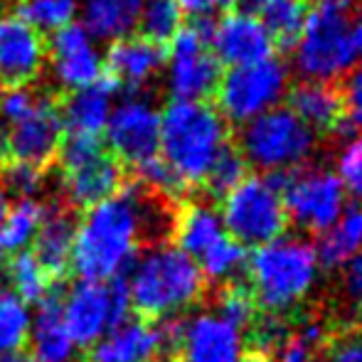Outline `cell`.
<instances>
[{
	"label": "cell",
	"mask_w": 362,
	"mask_h": 362,
	"mask_svg": "<svg viewBox=\"0 0 362 362\" xmlns=\"http://www.w3.org/2000/svg\"><path fill=\"white\" fill-rule=\"evenodd\" d=\"M247 170H249V165L242 158V153H239L237 148L227 146L219 153V158L215 160V165H212L210 175H207V180H205L210 195L224 197L227 192H232L234 187L247 177Z\"/></svg>",
	"instance_id": "e575fe53"
},
{
	"label": "cell",
	"mask_w": 362,
	"mask_h": 362,
	"mask_svg": "<svg viewBox=\"0 0 362 362\" xmlns=\"http://www.w3.org/2000/svg\"><path fill=\"white\" fill-rule=\"evenodd\" d=\"M165 67V47L148 42L141 35H129L109 45L104 54L106 76L126 89H139L148 84Z\"/></svg>",
	"instance_id": "ac0fdd59"
},
{
	"label": "cell",
	"mask_w": 362,
	"mask_h": 362,
	"mask_svg": "<svg viewBox=\"0 0 362 362\" xmlns=\"http://www.w3.org/2000/svg\"><path fill=\"white\" fill-rule=\"evenodd\" d=\"M175 350L182 362H242L247 335L242 328L212 310L180 318V335Z\"/></svg>",
	"instance_id": "5bb4252c"
},
{
	"label": "cell",
	"mask_w": 362,
	"mask_h": 362,
	"mask_svg": "<svg viewBox=\"0 0 362 362\" xmlns=\"http://www.w3.org/2000/svg\"><path fill=\"white\" fill-rule=\"evenodd\" d=\"M57 156L62 168V192L69 205L89 210L124 187L121 163L106 151L101 136L64 134Z\"/></svg>",
	"instance_id": "ba28073f"
},
{
	"label": "cell",
	"mask_w": 362,
	"mask_h": 362,
	"mask_svg": "<svg viewBox=\"0 0 362 362\" xmlns=\"http://www.w3.org/2000/svg\"><path fill=\"white\" fill-rule=\"evenodd\" d=\"M0 362H35L30 358L28 353H13V355H5V358H0Z\"/></svg>",
	"instance_id": "f907efd6"
},
{
	"label": "cell",
	"mask_w": 362,
	"mask_h": 362,
	"mask_svg": "<svg viewBox=\"0 0 362 362\" xmlns=\"http://www.w3.org/2000/svg\"><path fill=\"white\" fill-rule=\"evenodd\" d=\"M328 362H362V335H345L330 348Z\"/></svg>",
	"instance_id": "bcb514c9"
},
{
	"label": "cell",
	"mask_w": 362,
	"mask_h": 362,
	"mask_svg": "<svg viewBox=\"0 0 362 362\" xmlns=\"http://www.w3.org/2000/svg\"><path fill=\"white\" fill-rule=\"evenodd\" d=\"M52 74L62 89L69 94L86 86L96 84L106 76L104 69V54L96 49V45H86L74 52L52 54Z\"/></svg>",
	"instance_id": "f1b7e54d"
},
{
	"label": "cell",
	"mask_w": 362,
	"mask_h": 362,
	"mask_svg": "<svg viewBox=\"0 0 362 362\" xmlns=\"http://www.w3.org/2000/svg\"><path fill=\"white\" fill-rule=\"evenodd\" d=\"M219 76L222 64L210 45L190 25H182L165 52V81L173 101H205L215 94Z\"/></svg>",
	"instance_id": "7c38bea8"
},
{
	"label": "cell",
	"mask_w": 362,
	"mask_h": 362,
	"mask_svg": "<svg viewBox=\"0 0 362 362\" xmlns=\"http://www.w3.org/2000/svg\"><path fill=\"white\" fill-rule=\"evenodd\" d=\"M10 207V200H8V192H5V187L0 185V219L5 217V212H8Z\"/></svg>",
	"instance_id": "816d5d0a"
},
{
	"label": "cell",
	"mask_w": 362,
	"mask_h": 362,
	"mask_svg": "<svg viewBox=\"0 0 362 362\" xmlns=\"http://www.w3.org/2000/svg\"><path fill=\"white\" fill-rule=\"evenodd\" d=\"M291 111L308 126L310 131H343L345 129V111L343 96L333 84L320 81H303L291 91Z\"/></svg>",
	"instance_id": "cb8c5ba5"
},
{
	"label": "cell",
	"mask_w": 362,
	"mask_h": 362,
	"mask_svg": "<svg viewBox=\"0 0 362 362\" xmlns=\"http://www.w3.org/2000/svg\"><path fill=\"white\" fill-rule=\"evenodd\" d=\"M291 338V325L284 315L274 313H257L254 323L249 325V343L254 345L257 355H276V350Z\"/></svg>",
	"instance_id": "d590c367"
},
{
	"label": "cell",
	"mask_w": 362,
	"mask_h": 362,
	"mask_svg": "<svg viewBox=\"0 0 362 362\" xmlns=\"http://www.w3.org/2000/svg\"><path fill=\"white\" fill-rule=\"evenodd\" d=\"M219 217L227 237L244 249H259L281 239L288 227L281 175H247L222 197Z\"/></svg>",
	"instance_id": "8992f818"
},
{
	"label": "cell",
	"mask_w": 362,
	"mask_h": 362,
	"mask_svg": "<svg viewBox=\"0 0 362 362\" xmlns=\"http://www.w3.org/2000/svg\"><path fill=\"white\" fill-rule=\"evenodd\" d=\"M10 160V144H8V126L0 124V163Z\"/></svg>",
	"instance_id": "c3c4849f"
},
{
	"label": "cell",
	"mask_w": 362,
	"mask_h": 362,
	"mask_svg": "<svg viewBox=\"0 0 362 362\" xmlns=\"http://www.w3.org/2000/svg\"><path fill=\"white\" fill-rule=\"evenodd\" d=\"M215 310L222 315V318H227L229 323H234L242 330L249 328L259 313L252 293H249V288L242 286V284H229L227 288H222Z\"/></svg>",
	"instance_id": "8d00e7d4"
},
{
	"label": "cell",
	"mask_w": 362,
	"mask_h": 362,
	"mask_svg": "<svg viewBox=\"0 0 362 362\" xmlns=\"http://www.w3.org/2000/svg\"><path fill=\"white\" fill-rule=\"evenodd\" d=\"M242 362H272V358H264V355L252 353V355H244V360H242Z\"/></svg>",
	"instance_id": "f5cc1de1"
},
{
	"label": "cell",
	"mask_w": 362,
	"mask_h": 362,
	"mask_svg": "<svg viewBox=\"0 0 362 362\" xmlns=\"http://www.w3.org/2000/svg\"><path fill=\"white\" fill-rule=\"evenodd\" d=\"M353 42H355V52H358V57H362V13H360V18L353 23Z\"/></svg>",
	"instance_id": "681fc988"
},
{
	"label": "cell",
	"mask_w": 362,
	"mask_h": 362,
	"mask_svg": "<svg viewBox=\"0 0 362 362\" xmlns=\"http://www.w3.org/2000/svg\"><path fill=\"white\" fill-rule=\"evenodd\" d=\"M335 175L340 177L345 192L362 202V136H355L343 146Z\"/></svg>",
	"instance_id": "f35d334b"
},
{
	"label": "cell",
	"mask_w": 362,
	"mask_h": 362,
	"mask_svg": "<svg viewBox=\"0 0 362 362\" xmlns=\"http://www.w3.org/2000/svg\"><path fill=\"white\" fill-rule=\"evenodd\" d=\"M249 293L264 313L286 315L296 310L320 276V264L310 242L300 237H281L254 249L247 259Z\"/></svg>",
	"instance_id": "277c9868"
},
{
	"label": "cell",
	"mask_w": 362,
	"mask_h": 362,
	"mask_svg": "<svg viewBox=\"0 0 362 362\" xmlns=\"http://www.w3.org/2000/svg\"><path fill=\"white\" fill-rule=\"evenodd\" d=\"M81 362H94V360H81Z\"/></svg>",
	"instance_id": "11a10c76"
},
{
	"label": "cell",
	"mask_w": 362,
	"mask_h": 362,
	"mask_svg": "<svg viewBox=\"0 0 362 362\" xmlns=\"http://www.w3.org/2000/svg\"><path fill=\"white\" fill-rule=\"evenodd\" d=\"M267 33L272 35L274 45L279 47H293L308 20V0H259L252 10Z\"/></svg>",
	"instance_id": "83f0119b"
},
{
	"label": "cell",
	"mask_w": 362,
	"mask_h": 362,
	"mask_svg": "<svg viewBox=\"0 0 362 362\" xmlns=\"http://www.w3.org/2000/svg\"><path fill=\"white\" fill-rule=\"evenodd\" d=\"M288 67L279 57L247 67H232L219 76L215 109L227 124L244 126L281 106L284 96L288 94Z\"/></svg>",
	"instance_id": "9c48e42d"
},
{
	"label": "cell",
	"mask_w": 362,
	"mask_h": 362,
	"mask_svg": "<svg viewBox=\"0 0 362 362\" xmlns=\"http://www.w3.org/2000/svg\"><path fill=\"white\" fill-rule=\"evenodd\" d=\"M40 94L25 86H5L0 91V124L15 126L18 121L28 119L33 109L37 106Z\"/></svg>",
	"instance_id": "60d3db41"
},
{
	"label": "cell",
	"mask_w": 362,
	"mask_h": 362,
	"mask_svg": "<svg viewBox=\"0 0 362 362\" xmlns=\"http://www.w3.org/2000/svg\"><path fill=\"white\" fill-rule=\"evenodd\" d=\"M64 126L59 104L52 96L40 94L37 106L28 119L8 126V144H10V160L25 163L42 170L47 163L54 160L62 144Z\"/></svg>",
	"instance_id": "2e32d148"
},
{
	"label": "cell",
	"mask_w": 362,
	"mask_h": 362,
	"mask_svg": "<svg viewBox=\"0 0 362 362\" xmlns=\"http://www.w3.org/2000/svg\"><path fill=\"white\" fill-rule=\"evenodd\" d=\"M104 136L116 160L144 165L160 148V111L144 96H126L111 111Z\"/></svg>",
	"instance_id": "4fadbf2b"
},
{
	"label": "cell",
	"mask_w": 362,
	"mask_h": 362,
	"mask_svg": "<svg viewBox=\"0 0 362 362\" xmlns=\"http://www.w3.org/2000/svg\"><path fill=\"white\" fill-rule=\"evenodd\" d=\"M30 320V308L0 279V358L20 353V348L28 343Z\"/></svg>",
	"instance_id": "4dcf8cb0"
},
{
	"label": "cell",
	"mask_w": 362,
	"mask_h": 362,
	"mask_svg": "<svg viewBox=\"0 0 362 362\" xmlns=\"http://www.w3.org/2000/svg\"><path fill=\"white\" fill-rule=\"evenodd\" d=\"M74 232L76 222L67 207H49V210H45L42 224H40L37 237L33 242V257L42 264V269L52 279L69 272Z\"/></svg>",
	"instance_id": "603a6c76"
},
{
	"label": "cell",
	"mask_w": 362,
	"mask_h": 362,
	"mask_svg": "<svg viewBox=\"0 0 362 362\" xmlns=\"http://www.w3.org/2000/svg\"><path fill=\"white\" fill-rule=\"evenodd\" d=\"M45 210L47 207L35 197L18 200L8 207L5 217L0 219V262H10L18 254L28 252V247H33Z\"/></svg>",
	"instance_id": "4316f807"
},
{
	"label": "cell",
	"mask_w": 362,
	"mask_h": 362,
	"mask_svg": "<svg viewBox=\"0 0 362 362\" xmlns=\"http://www.w3.org/2000/svg\"><path fill=\"white\" fill-rule=\"evenodd\" d=\"M136 173H139V177H141V185L148 187L151 192H156V195L165 197V200L180 197L182 192L187 190V187L175 177V173L165 165V160H163L160 156L151 158V160L144 163V165H139Z\"/></svg>",
	"instance_id": "74e56055"
},
{
	"label": "cell",
	"mask_w": 362,
	"mask_h": 362,
	"mask_svg": "<svg viewBox=\"0 0 362 362\" xmlns=\"http://www.w3.org/2000/svg\"><path fill=\"white\" fill-rule=\"evenodd\" d=\"M281 197L288 224L310 234L330 229L348 207V192L328 168H303L281 175Z\"/></svg>",
	"instance_id": "8fae6325"
},
{
	"label": "cell",
	"mask_w": 362,
	"mask_h": 362,
	"mask_svg": "<svg viewBox=\"0 0 362 362\" xmlns=\"http://www.w3.org/2000/svg\"><path fill=\"white\" fill-rule=\"evenodd\" d=\"M239 3L249 5V10H254V5H257V3H259V0H239Z\"/></svg>",
	"instance_id": "db71d44e"
},
{
	"label": "cell",
	"mask_w": 362,
	"mask_h": 362,
	"mask_svg": "<svg viewBox=\"0 0 362 362\" xmlns=\"http://www.w3.org/2000/svg\"><path fill=\"white\" fill-rule=\"evenodd\" d=\"M173 234L175 247L195 262L227 237L219 210L205 200L182 205V210L173 217Z\"/></svg>",
	"instance_id": "7402d4cb"
},
{
	"label": "cell",
	"mask_w": 362,
	"mask_h": 362,
	"mask_svg": "<svg viewBox=\"0 0 362 362\" xmlns=\"http://www.w3.org/2000/svg\"><path fill=\"white\" fill-rule=\"evenodd\" d=\"M47 54L45 37L18 18H0V79L5 86H23L40 74Z\"/></svg>",
	"instance_id": "e0dca14e"
},
{
	"label": "cell",
	"mask_w": 362,
	"mask_h": 362,
	"mask_svg": "<svg viewBox=\"0 0 362 362\" xmlns=\"http://www.w3.org/2000/svg\"><path fill=\"white\" fill-rule=\"evenodd\" d=\"M42 170L25 163H8L0 173V185L5 187V192H13L20 200H30L40 192L42 187Z\"/></svg>",
	"instance_id": "ab89813d"
},
{
	"label": "cell",
	"mask_w": 362,
	"mask_h": 362,
	"mask_svg": "<svg viewBox=\"0 0 362 362\" xmlns=\"http://www.w3.org/2000/svg\"><path fill=\"white\" fill-rule=\"evenodd\" d=\"M237 3L239 0H177L180 10L187 15H192V20L195 18H212V15L219 13V10L227 13V10Z\"/></svg>",
	"instance_id": "f6af8a7d"
},
{
	"label": "cell",
	"mask_w": 362,
	"mask_h": 362,
	"mask_svg": "<svg viewBox=\"0 0 362 362\" xmlns=\"http://www.w3.org/2000/svg\"><path fill=\"white\" fill-rule=\"evenodd\" d=\"M210 49L219 64L232 69L272 59L276 45L252 10H227L222 18L215 20Z\"/></svg>",
	"instance_id": "9a60e30c"
},
{
	"label": "cell",
	"mask_w": 362,
	"mask_h": 362,
	"mask_svg": "<svg viewBox=\"0 0 362 362\" xmlns=\"http://www.w3.org/2000/svg\"><path fill=\"white\" fill-rule=\"evenodd\" d=\"M173 229L168 200L148 187H121L114 197L89 207L76 222L72 264L79 281H114L129 272L144 242Z\"/></svg>",
	"instance_id": "6da1fadb"
},
{
	"label": "cell",
	"mask_w": 362,
	"mask_h": 362,
	"mask_svg": "<svg viewBox=\"0 0 362 362\" xmlns=\"http://www.w3.org/2000/svg\"><path fill=\"white\" fill-rule=\"evenodd\" d=\"M320 8H328V10H338V13H345L355 5V0H318Z\"/></svg>",
	"instance_id": "7dc6e473"
},
{
	"label": "cell",
	"mask_w": 362,
	"mask_h": 362,
	"mask_svg": "<svg viewBox=\"0 0 362 362\" xmlns=\"http://www.w3.org/2000/svg\"><path fill=\"white\" fill-rule=\"evenodd\" d=\"M227 146L229 124L207 101H170L160 111L158 156L185 187L205 185Z\"/></svg>",
	"instance_id": "7a4b0ae2"
},
{
	"label": "cell",
	"mask_w": 362,
	"mask_h": 362,
	"mask_svg": "<svg viewBox=\"0 0 362 362\" xmlns=\"http://www.w3.org/2000/svg\"><path fill=\"white\" fill-rule=\"evenodd\" d=\"M165 353L158 323L146 318H126L94 345V362H158Z\"/></svg>",
	"instance_id": "d6986e66"
},
{
	"label": "cell",
	"mask_w": 362,
	"mask_h": 362,
	"mask_svg": "<svg viewBox=\"0 0 362 362\" xmlns=\"http://www.w3.org/2000/svg\"><path fill=\"white\" fill-rule=\"evenodd\" d=\"M28 343L30 350H33L30 358L35 362H74L79 348L64 328L59 298L49 296L37 305L33 320H30Z\"/></svg>",
	"instance_id": "44dd1931"
},
{
	"label": "cell",
	"mask_w": 362,
	"mask_h": 362,
	"mask_svg": "<svg viewBox=\"0 0 362 362\" xmlns=\"http://www.w3.org/2000/svg\"><path fill=\"white\" fill-rule=\"evenodd\" d=\"M116 91H119V84L109 76L86 86V89L72 91L67 101L59 106L64 134L104 136L109 116L116 106Z\"/></svg>",
	"instance_id": "ffe728a7"
},
{
	"label": "cell",
	"mask_w": 362,
	"mask_h": 362,
	"mask_svg": "<svg viewBox=\"0 0 362 362\" xmlns=\"http://www.w3.org/2000/svg\"><path fill=\"white\" fill-rule=\"evenodd\" d=\"M144 0H84L81 3V25L91 40L116 42L139 28Z\"/></svg>",
	"instance_id": "d4e9b609"
},
{
	"label": "cell",
	"mask_w": 362,
	"mask_h": 362,
	"mask_svg": "<svg viewBox=\"0 0 362 362\" xmlns=\"http://www.w3.org/2000/svg\"><path fill=\"white\" fill-rule=\"evenodd\" d=\"M340 96H343L345 129L358 131L362 136V64L350 69Z\"/></svg>",
	"instance_id": "b9f144b4"
},
{
	"label": "cell",
	"mask_w": 362,
	"mask_h": 362,
	"mask_svg": "<svg viewBox=\"0 0 362 362\" xmlns=\"http://www.w3.org/2000/svg\"><path fill=\"white\" fill-rule=\"evenodd\" d=\"M76 10H79L76 0H18L15 15L42 35L74 23Z\"/></svg>",
	"instance_id": "836d02e7"
},
{
	"label": "cell",
	"mask_w": 362,
	"mask_h": 362,
	"mask_svg": "<svg viewBox=\"0 0 362 362\" xmlns=\"http://www.w3.org/2000/svg\"><path fill=\"white\" fill-rule=\"evenodd\" d=\"M320 269H340L362 252V207H345L338 222L320 234L313 244Z\"/></svg>",
	"instance_id": "484cf974"
},
{
	"label": "cell",
	"mask_w": 362,
	"mask_h": 362,
	"mask_svg": "<svg viewBox=\"0 0 362 362\" xmlns=\"http://www.w3.org/2000/svg\"><path fill=\"white\" fill-rule=\"evenodd\" d=\"M131 308L146 320L177 318L205 293V279L195 259L175 244H156L144 257H136L126 279Z\"/></svg>",
	"instance_id": "3957f363"
},
{
	"label": "cell",
	"mask_w": 362,
	"mask_h": 362,
	"mask_svg": "<svg viewBox=\"0 0 362 362\" xmlns=\"http://www.w3.org/2000/svg\"><path fill=\"white\" fill-rule=\"evenodd\" d=\"M315 151V131H310L288 106H276L242 126L239 153L247 165L262 175H286L298 170Z\"/></svg>",
	"instance_id": "5b68a950"
},
{
	"label": "cell",
	"mask_w": 362,
	"mask_h": 362,
	"mask_svg": "<svg viewBox=\"0 0 362 362\" xmlns=\"http://www.w3.org/2000/svg\"><path fill=\"white\" fill-rule=\"evenodd\" d=\"M59 310L76 348H94L106 333L129 318V288L124 279L76 281L59 300Z\"/></svg>",
	"instance_id": "30bf717a"
},
{
	"label": "cell",
	"mask_w": 362,
	"mask_h": 362,
	"mask_svg": "<svg viewBox=\"0 0 362 362\" xmlns=\"http://www.w3.org/2000/svg\"><path fill=\"white\" fill-rule=\"evenodd\" d=\"M358 62L353 42V23L345 13L315 8L308 13L293 45V69L303 81H330L350 74Z\"/></svg>",
	"instance_id": "52a82bcc"
},
{
	"label": "cell",
	"mask_w": 362,
	"mask_h": 362,
	"mask_svg": "<svg viewBox=\"0 0 362 362\" xmlns=\"http://www.w3.org/2000/svg\"><path fill=\"white\" fill-rule=\"evenodd\" d=\"M340 293L348 308L362 315V252L340 267Z\"/></svg>",
	"instance_id": "7bdbcfd3"
},
{
	"label": "cell",
	"mask_w": 362,
	"mask_h": 362,
	"mask_svg": "<svg viewBox=\"0 0 362 362\" xmlns=\"http://www.w3.org/2000/svg\"><path fill=\"white\" fill-rule=\"evenodd\" d=\"M320 348H315L313 343H308L305 338H300L298 333H293L281 348L276 350V362H318Z\"/></svg>",
	"instance_id": "ee69618b"
},
{
	"label": "cell",
	"mask_w": 362,
	"mask_h": 362,
	"mask_svg": "<svg viewBox=\"0 0 362 362\" xmlns=\"http://www.w3.org/2000/svg\"><path fill=\"white\" fill-rule=\"evenodd\" d=\"M182 15L185 13L180 10L177 0H144L139 18L141 37L165 47L182 30Z\"/></svg>",
	"instance_id": "1f68e13d"
},
{
	"label": "cell",
	"mask_w": 362,
	"mask_h": 362,
	"mask_svg": "<svg viewBox=\"0 0 362 362\" xmlns=\"http://www.w3.org/2000/svg\"><path fill=\"white\" fill-rule=\"evenodd\" d=\"M8 281L10 291L23 300L25 305L42 303L52 296V276L42 269V264L33 257V252H23L8 262Z\"/></svg>",
	"instance_id": "f546056e"
},
{
	"label": "cell",
	"mask_w": 362,
	"mask_h": 362,
	"mask_svg": "<svg viewBox=\"0 0 362 362\" xmlns=\"http://www.w3.org/2000/svg\"><path fill=\"white\" fill-rule=\"evenodd\" d=\"M247 249L242 244L224 237L210 252L197 259V267H200V274L205 281L227 284L229 286V284H237L239 274L247 269Z\"/></svg>",
	"instance_id": "d6a6232c"
}]
</instances>
